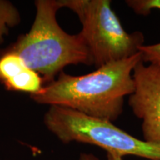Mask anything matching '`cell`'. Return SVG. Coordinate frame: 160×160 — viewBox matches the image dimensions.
Wrapping results in <instances>:
<instances>
[{
	"mask_svg": "<svg viewBox=\"0 0 160 160\" xmlns=\"http://www.w3.org/2000/svg\"><path fill=\"white\" fill-rule=\"evenodd\" d=\"M35 5L37 13L30 31L2 53L18 56L48 83L55 80L66 66L93 65L88 49L79 35L66 33L58 24L56 15L62 8L59 0H38Z\"/></svg>",
	"mask_w": 160,
	"mask_h": 160,
	"instance_id": "2",
	"label": "cell"
},
{
	"mask_svg": "<svg viewBox=\"0 0 160 160\" xmlns=\"http://www.w3.org/2000/svg\"><path fill=\"white\" fill-rule=\"evenodd\" d=\"M126 4L138 15L146 16L151 10H160V0H127ZM143 62L155 65L160 68V42L154 45H143L139 48Z\"/></svg>",
	"mask_w": 160,
	"mask_h": 160,
	"instance_id": "7",
	"label": "cell"
},
{
	"mask_svg": "<svg viewBox=\"0 0 160 160\" xmlns=\"http://www.w3.org/2000/svg\"><path fill=\"white\" fill-rule=\"evenodd\" d=\"M44 123L65 144L72 142L91 144L105 150L107 153L121 157L131 155L160 160V147L133 137L108 120L53 105L45 113Z\"/></svg>",
	"mask_w": 160,
	"mask_h": 160,
	"instance_id": "4",
	"label": "cell"
},
{
	"mask_svg": "<svg viewBox=\"0 0 160 160\" xmlns=\"http://www.w3.org/2000/svg\"><path fill=\"white\" fill-rule=\"evenodd\" d=\"M20 20L17 8L8 1L0 0V45L4 42V37L8 33L10 28L17 25Z\"/></svg>",
	"mask_w": 160,
	"mask_h": 160,
	"instance_id": "8",
	"label": "cell"
},
{
	"mask_svg": "<svg viewBox=\"0 0 160 160\" xmlns=\"http://www.w3.org/2000/svg\"><path fill=\"white\" fill-rule=\"evenodd\" d=\"M0 82L9 91L31 95L43 88L41 76L29 68L21 58L12 53H2L0 57Z\"/></svg>",
	"mask_w": 160,
	"mask_h": 160,
	"instance_id": "6",
	"label": "cell"
},
{
	"mask_svg": "<svg viewBox=\"0 0 160 160\" xmlns=\"http://www.w3.org/2000/svg\"><path fill=\"white\" fill-rule=\"evenodd\" d=\"M140 61L139 52L85 75L62 72L57 79L48 83L31 98L41 105L68 108L113 122L122 113L125 97L134 91L133 72Z\"/></svg>",
	"mask_w": 160,
	"mask_h": 160,
	"instance_id": "1",
	"label": "cell"
},
{
	"mask_svg": "<svg viewBox=\"0 0 160 160\" xmlns=\"http://www.w3.org/2000/svg\"><path fill=\"white\" fill-rule=\"evenodd\" d=\"M134 91L128 105L142 120L144 141L160 147V68L140 61L133 69Z\"/></svg>",
	"mask_w": 160,
	"mask_h": 160,
	"instance_id": "5",
	"label": "cell"
},
{
	"mask_svg": "<svg viewBox=\"0 0 160 160\" xmlns=\"http://www.w3.org/2000/svg\"><path fill=\"white\" fill-rule=\"evenodd\" d=\"M79 160H99V159L93 154L89 153H81Z\"/></svg>",
	"mask_w": 160,
	"mask_h": 160,
	"instance_id": "9",
	"label": "cell"
},
{
	"mask_svg": "<svg viewBox=\"0 0 160 160\" xmlns=\"http://www.w3.org/2000/svg\"><path fill=\"white\" fill-rule=\"evenodd\" d=\"M107 160H122V157L116 154L107 153Z\"/></svg>",
	"mask_w": 160,
	"mask_h": 160,
	"instance_id": "10",
	"label": "cell"
},
{
	"mask_svg": "<svg viewBox=\"0 0 160 160\" xmlns=\"http://www.w3.org/2000/svg\"><path fill=\"white\" fill-rule=\"evenodd\" d=\"M59 3L79 19L82 28L78 34L97 68L139 53V48L145 41L143 33L126 31L110 0H59Z\"/></svg>",
	"mask_w": 160,
	"mask_h": 160,
	"instance_id": "3",
	"label": "cell"
}]
</instances>
